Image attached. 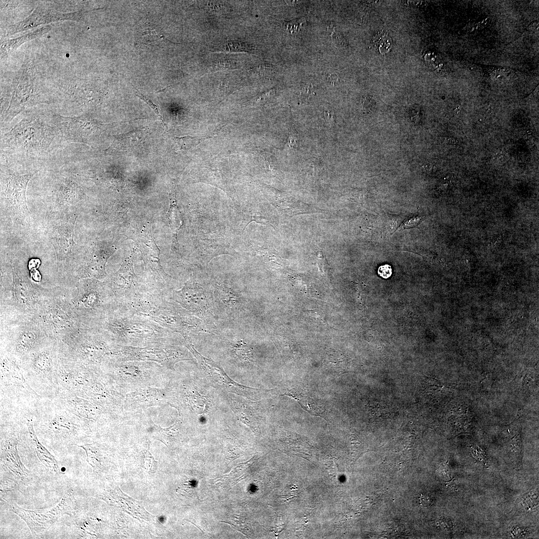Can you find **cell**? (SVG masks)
<instances>
[{"label": "cell", "instance_id": "6da1fadb", "mask_svg": "<svg viewBox=\"0 0 539 539\" xmlns=\"http://www.w3.org/2000/svg\"><path fill=\"white\" fill-rule=\"evenodd\" d=\"M134 314L154 322L183 337L191 333L208 331L206 323L179 304L172 302L160 292L143 287L131 300L120 303Z\"/></svg>", "mask_w": 539, "mask_h": 539}, {"label": "cell", "instance_id": "7a4b0ae2", "mask_svg": "<svg viewBox=\"0 0 539 539\" xmlns=\"http://www.w3.org/2000/svg\"><path fill=\"white\" fill-rule=\"evenodd\" d=\"M62 140L54 123L38 114L24 116L1 137V149L5 153L30 158L46 156L58 146Z\"/></svg>", "mask_w": 539, "mask_h": 539}, {"label": "cell", "instance_id": "3957f363", "mask_svg": "<svg viewBox=\"0 0 539 539\" xmlns=\"http://www.w3.org/2000/svg\"><path fill=\"white\" fill-rule=\"evenodd\" d=\"M99 320L103 332L122 341H159L173 332L147 318L134 314L120 303Z\"/></svg>", "mask_w": 539, "mask_h": 539}, {"label": "cell", "instance_id": "277c9868", "mask_svg": "<svg viewBox=\"0 0 539 539\" xmlns=\"http://www.w3.org/2000/svg\"><path fill=\"white\" fill-rule=\"evenodd\" d=\"M33 73L30 68L21 69L5 94L1 95V126L10 122L26 108L43 102Z\"/></svg>", "mask_w": 539, "mask_h": 539}, {"label": "cell", "instance_id": "5b68a950", "mask_svg": "<svg viewBox=\"0 0 539 539\" xmlns=\"http://www.w3.org/2000/svg\"><path fill=\"white\" fill-rule=\"evenodd\" d=\"M166 297L206 323L211 322L214 317L215 302L213 290L195 280H188L180 289L171 290Z\"/></svg>", "mask_w": 539, "mask_h": 539}, {"label": "cell", "instance_id": "8992f818", "mask_svg": "<svg viewBox=\"0 0 539 539\" xmlns=\"http://www.w3.org/2000/svg\"><path fill=\"white\" fill-rule=\"evenodd\" d=\"M52 118L62 139L72 143L91 145L107 127V124L85 115L68 117L53 114Z\"/></svg>", "mask_w": 539, "mask_h": 539}, {"label": "cell", "instance_id": "52a82bcc", "mask_svg": "<svg viewBox=\"0 0 539 539\" xmlns=\"http://www.w3.org/2000/svg\"><path fill=\"white\" fill-rule=\"evenodd\" d=\"M37 171L24 175L5 174L3 190L10 212L15 217L29 223V212L26 201L28 182Z\"/></svg>", "mask_w": 539, "mask_h": 539}, {"label": "cell", "instance_id": "ba28073f", "mask_svg": "<svg viewBox=\"0 0 539 539\" xmlns=\"http://www.w3.org/2000/svg\"><path fill=\"white\" fill-rule=\"evenodd\" d=\"M184 338L187 348L196 358L200 365L206 371L207 376L213 384L229 392L244 395L249 398L257 394L256 391L259 389L248 387L235 382L227 375L218 363L203 356L198 352L192 344L189 337H185Z\"/></svg>", "mask_w": 539, "mask_h": 539}, {"label": "cell", "instance_id": "9c48e42d", "mask_svg": "<svg viewBox=\"0 0 539 539\" xmlns=\"http://www.w3.org/2000/svg\"><path fill=\"white\" fill-rule=\"evenodd\" d=\"M70 497L69 494L65 495L56 506L49 509L30 511L13 504L11 506V510L25 521L33 536H38L43 534L60 516L65 514L69 507Z\"/></svg>", "mask_w": 539, "mask_h": 539}, {"label": "cell", "instance_id": "30bf717a", "mask_svg": "<svg viewBox=\"0 0 539 539\" xmlns=\"http://www.w3.org/2000/svg\"><path fill=\"white\" fill-rule=\"evenodd\" d=\"M108 285L119 303L128 301L138 294L143 285L135 273L132 256L127 258L114 273Z\"/></svg>", "mask_w": 539, "mask_h": 539}, {"label": "cell", "instance_id": "8fae6325", "mask_svg": "<svg viewBox=\"0 0 539 539\" xmlns=\"http://www.w3.org/2000/svg\"><path fill=\"white\" fill-rule=\"evenodd\" d=\"M81 12L60 13L54 10L37 7L27 18L11 27L7 35L31 28L36 25L48 22L71 19L78 21L82 16Z\"/></svg>", "mask_w": 539, "mask_h": 539}, {"label": "cell", "instance_id": "7c38bea8", "mask_svg": "<svg viewBox=\"0 0 539 539\" xmlns=\"http://www.w3.org/2000/svg\"><path fill=\"white\" fill-rule=\"evenodd\" d=\"M77 215L61 221L55 227L50 239L58 261L64 260L70 254L75 242L74 225Z\"/></svg>", "mask_w": 539, "mask_h": 539}, {"label": "cell", "instance_id": "4fadbf2b", "mask_svg": "<svg viewBox=\"0 0 539 539\" xmlns=\"http://www.w3.org/2000/svg\"><path fill=\"white\" fill-rule=\"evenodd\" d=\"M115 250L106 243L97 242L86 257L82 269L85 277L101 278L106 275L105 266L109 258Z\"/></svg>", "mask_w": 539, "mask_h": 539}, {"label": "cell", "instance_id": "5bb4252c", "mask_svg": "<svg viewBox=\"0 0 539 539\" xmlns=\"http://www.w3.org/2000/svg\"><path fill=\"white\" fill-rule=\"evenodd\" d=\"M213 290L215 302L222 307L228 315L236 317L245 307V301L240 294L224 284H216Z\"/></svg>", "mask_w": 539, "mask_h": 539}, {"label": "cell", "instance_id": "9a60e30c", "mask_svg": "<svg viewBox=\"0 0 539 539\" xmlns=\"http://www.w3.org/2000/svg\"><path fill=\"white\" fill-rule=\"evenodd\" d=\"M18 439L12 437L8 439L1 448V459L9 472L18 480L27 477L28 471L21 463L18 454Z\"/></svg>", "mask_w": 539, "mask_h": 539}, {"label": "cell", "instance_id": "2e32d148", "mask_svg": "<svg viewBox=\"0 0 539 539\" xmlns=\"http://www.w3.org/2000/svg\"><path fill=\"white\" fill-rule=\"evenodd\" d=\"M229 402L235 414L244 424L252 429L256 427L257 414L245 400L229 396Z\"/></svg>", "mask_w": 539, "mask_h": 539}, {"label": "cell", "instance_id": "e0dca14e", "mask_svg": "<svg viewBox=\"0 0 539 539\" xmlns=\"http://www.w3.org/2000/svg\"><path fill=\"white\" fill-rule=\"evenodd\" d=\"M2 378L9 385L23 389L31 393L34 391L28 385L24 379L19 369L14 364L6 362L2 364Z\"/></svg>", "mask_w": 539, "mask_h": 539}, {"label": "cell", "instance_id": "ac0fdd59", "mask_svg": "<svg viewBox=\"0 0 539 539\" xmlns=\"http://www.w3.org/2000/svg\"><path fill=\"white\" fill-rule=\"evenodd\" d=\"M144 131H130L119 136L114 140L108 150L127 151L139 145L146 137Z\"/></svg>", "mask_w": 539, "mask_h": 539}, {"label": "cell", "instance_id": "d6986e66", "mask_svg": "<svg viewBox=\"0 0 539 539\" xmlns=\"http://www.w3.org/2000/svg\"><path fill=\"white\" fill-rule=\"evenodd\" d=\"M26 424L31 443L39 459L47 467L55 472L58 471L59 468L56 460L37 439L32 423L28 421Z\"/></svg>", "mask_w": 539, "mask_h": 539}, {"label": "cell", "instance_id": "ffe728a7", "mask_svg": "<svg viewBox=\"0 0 539 539\" xmlns=\"http://www.w3.org/2000/svg\"><path fill=\"white\" fill-rule=\"evenodd\" d=\"M49 29H50L49 26L43 27L17 38L5 40L3 42L1 45V55H6L8 54L23 42L41 36L43 33L47 32Z\"/></svg>", "mask_w": 539, "mask_h": 539}, {"label": "cell", "instance_id": "44dd1931", "mask_svg": "<svg viewBox=\"0 0 539 539\" xmlns=\"http://www.w3.org/2000/svg\"><path fill=\"white\" fill-rule=\"evenodd\" d=\"M73 424L65 417H57L51 422L49 428L56 435L63 437L70 436L75 431Z\"/></svg>", "mask_w": 539, "mask_h": 539}, {"label": "cell", "instance_id": "7402d4cb", "mask_svg": "<svg viewBox=\"0 0 539 539\" xmlns=\"http://www.w3.org/2000/svg\"><path fill=\"white\" fill-rule=\"evenodd\" d=\"M232 350L236 356L241 361H251L254 357L252 346L243 340L239 341L232 346Z\"/></svg>", "mask_w": 539, "mask_h": 539}, {"label": "cell", "instance_id": "603a6c76", "mask_svg": "<svg viewBox=\"0 0 539 539\" xmlns=\"http://www.w3.org/2000/svg\"><path fill=\"white\" fill-rule=\"evenodd\" d=\"M373 43L382 54L388 53L392 48V39L389 34L383 31H380L375 35L373 38Z\"/></svg>", "mask_w": 539, "mask_h": 539}, {"label": "cell", "instance_id": "cb8c5ba5", "mask_svg": "<svg viewBox=\"0 0 539 539\" xmlns=\"http://www.w3.org/2000/svg\"><path fill=\"white\" fill-rule=\"evenodd\" d=\"M36 341L35 334L30 331L22 332L16 343V348L20 353L26 352L34 345Z\"/></svg>", "mask_w": 539, "mask_h": 539}, {"label": "cell", "instance_id": "d4e9b609", "mask_svg": "<svg viewBox=\"0 0 539 539\" xmlns=\"http://www.w3.org/2000/svg\"><path fill=\"white\" fill-rule=\"evenodd\" d=\"M52 359L49 353L44 351L40 353L35 358L33 367L35 370L41 374H46L51 368Z\"/></svg>", "mask_w": 539, "mask_h": 539}, {"label": "cell", "instance_id": "484cf974", "mask_svg": "<svg viewBox=\"0 0 539 539\" xmlns=\"http://www.w3.org/2000/svg\"><path fill=\"white\" fill-rule=\"evenodd\" d=\"M85 451L87 455V461L93 467L95 471L100 469L101 463V458L95 448L90 445L81 446Z\"/></svg>", "mask_w": 539, "mask_h": 539}, {"label": "cell", "instance_id": "4316f807", "mask_svg": "<svg viewBox=\"0 0 539 539\" xmlns=\"http://www.w3.org/2000/svg\"><path fill=\"white\" fill-rule=\"evenodd\" d=\"M177 145L180 150H187L198 144V140L194 137L186 136L176 138Z\"/></svg>", "mask_w": 539, "mask_h": 539}, {"label": "cell", "instance_id": "83f0119b", "mask_svg": "<svg viewBox=\"0 0 539 539\" xmlns=\"http://www.w3.org/2000/svg\"><path fill=\"white\" fill-rule=\"evenodd\" d=\"M203 6L208 11L215 13H223L226 10V5L222 1H207Z\"/></svg>", "mask_w": 539, "mask_h": 539}, {"label": "cell", "instance_id": "f1b7e54d", "mask_svg": "<svg viewBox=\"0 0 539 539\" xmlns=\"http://www.w3.org/2000/svg\"><path fill=\"white\" fill-rule=\"evenodd\" d=\"M275 67L269 64H262L253 68L251 71L253 74L258 76H266L273 73Z\"/></svg>", "mask_w": 539, "mask_h": 539}, {"label": "cell", "instance_id": "f546056e", "mask_svg": "<svg viewBox=\"0 0 539 539\" xmlns=\"http://www.w3.org/2000/svg\"><path fill=\"white\" fill-rule=\"evenodd\" d=\"M132 87H133V91H134V92L135 93V94L138 97H139L141 99L143 100L144 102H145L150 107H151V108L154 110V111L155 112V113L159 116V119H160V121H161L162 124L164 126H165V123H164V122L163 121V117L161 115L157 106L155 104H154L153 102V101H151V100L148 97H147L146 96L143 95L139 90H138L135 87H134L133 85H132Z\"/></svg>", "mask_w": 539, "mask_h": 539}, {"label": "cell", "instance_id": "4dcf8cb0", "mask_svg": "<svg viewBox=\"0 0 539 539\" xmlns=\"http://www.w3.org/2000/svg\"><path fill=\"white\" fill-rule=\"evenodd\" d=\"M218 50H222L223 51H248L249 48L248 46L244 44H241L240 42H230L227 43L225 44L220 46V48L217 49Z\"/></svg>", "mask_w": 539, "mask_h": 539}, {"label": "cell", "instance_id": "1f68e13d", "mask_svg": "<svg viewBox=\"0 0 539 539\" xmlns=\"http://www.w3.org/2000/svg\"><path fill=\"white\" fill-rule=\"evenodd\" d=\"M305 22L304 18H297L286 22L285 26L291 32L299 30Z\"/></svg>", "mask_w": 539, "mask_h": 539}, {"label": "cell", "instance_id": "d6a6232c", "mask_svg": "<svg viewBox=\"0 0 539 539\" xmlns=\"http://www.w3.org/2000/svg\"><path fill=\"white\" fill-rule=\"evenodd\" d=\"M236 63L229 60H223L219 61L213 67V70H220L236 68Z\"/></svg>", "mask_w": 539, "mask_h": 539}, {"label": "cell", "instance_id": "836d02e7", "mask_svg": "<svg viewBox=\"0 0 539 539\" xmlns=\"http://www.w3.org/2000/svg\"><path fill=\"white\" fill-rule=\"evenodd\" d=\"M313 92L312 86L311 84H303L300 88L299 94L301 97L304 99L308 98Z\"/></svg>", "mask_w": 539, "mask_h": 539}, {"label": "cell", "instance_id": "e575fe53", "mask_svg": "<svg viewBox=\"0 0 539 539\" xmlns=\"http://www.w3.org/2000/svg\"><path fill=\"white\" fill-rule=\"evenodd\" d=\"M378 273L380 276L384 278H389L392 273L391 266L387 264L381 266L378 268Z\"/></svg>", "mask_w": 539, "mask_h": 539}, {"label": "cell", "instance_id": "d590c367", "mask_svg": "<svg viewBox=\"0 0 539 539\" xmlns=\"http://www.w3.org/2000/svg\"><path fill=\"white\" fill-rule=\"evenodd\" d=\"M419 501L421 506L424 507H429L432 504V498L429 495L427 494H420Z\"/></svg>", "mask_w": 539, "mask_h": 539}, {"label": "cell", "instance_id": "8d00e7d4", "mask_svg": "<svg viewBox=\"0 0 539 539\" xmlns=\"http://www.w3.org/2000/svg\"><path fill=\"white\" fill-rule=\"evenodd\" d=\"M472 454L473 456L478 461L481 462L484 464H486L487 460L486 456L482 451L474 450L472 451Z\"/></svg>", "mask_w": 539, "mask_h": 539}, {"label": "cell", "instance_id": "74e56055", "mask_svg": "<svg viewBox=\"0 0 539 539\" xmlns=\"http://www.w3.org/2000/svg\"><path fill=\"white\" fill-rule=\"evenodd\" d=\"M41 264V261L39 259H31L28 263V268L29 270L37 269Z\"/></svg>", "mask_w": 539, "mask_h": 539}, {"label": "cell", "instance_id": "f35d334b", "mask_svg": "<svg viewBox=\"0 0 539 539\" xmlns=\"http://www.w3.org/2000/svg\"><path fill=\"white\" fill-rule=\"evenodd\" d=\"M526 533L524 529L518 527H514L511 531V534L513 538H518L525 534Z\"/></svg>", "mask_w": 539, "mask_h": 539}, {"label": "cell", "instance_id": "ab89813d", "mask_svg": "<svg viewBox=\"0 0 539 539\" xmlns=\"http://www.w3.org/2000/svg\"><path fill=\"white\" fill-rule=\"evenodd\" d=\"M30 278L35 282H40L41 281V275L37 269L30 270Z\"/></svg>", "mask_w": 539, "mask_h": 539}, {"label": "cell", "instance_id": "60d3db41", "mask_svg": "<svg viewBox=\"0 0 539 539\" xmlns=\"http://www.w3.org/2000/svg\"><path fill=\"white\" fill-rule=\"evenodd\" d=\"M327 81L332 85H336L339 82L338 76L335 74H330L327 77Z\"/></svg>", "mask_w": 539, "mask_h": 539}, {"label": "cell", "instance_id": "b9f144b4", "mask_svg": "<svg viewBox=\"0 0 539 539\" xmlns=\"http://www.w3.org/2000/svg\"><path fill=\"white\" fill-rule=\"evenodd\" d=\"M324 115L325 119L327 122L331 123L332 122H333L334 119V115L332 111L330 110L325 111L324 112Z\"/></svg>", "mask_w": 539, "mask_h": 539}, {"label": "cell", "instance_id": "7bdbcfd3", "mask_svg": "<svg viewBox=\"0 0 539 539\" xmlns=\"http://www.w3.org/2000/svg\"><path fill=\"white\" fill-rule=\"evenodd\" d=\"M441 141L442 143L448 145H453L456 144L457 142V140L456 139L453 138L448 137H443L441 138Z\"/></svg>", "mask_w": 539, "mask_h": 539}, {"label": "cell", "instance_id": "ee69618b", "mask_svg": "<svg viewBox=\"0 0 539 539\" xmlns=\"http://www.w3.org/2000/svg\"><path fill=\"white\" fill-rule=\"evenodd\" d=\"M288 138L289 139L287 141L288 145L291 147L294 146L296 142V138L295 136L293 135H291Z\"/></svg>", "mask_w": 539, "mask_h": 539}, {"label": "cell", "instance_id": "f6af8a7d", "mask_svg": "<svg viewBox=\"0 0 539 539\" xmlns=\"http://www.w3.org/2000/svg\"><path fill=\"white\" fill-rule=\"evenodd\" d=\"M446 486L447 487H448L449 488L452 489V490L456 489L457 488H456V485L455 482V479H453L452 481L447 483H446Z\"/></svg>", "mask_w": 539, "mask_h": 539}, {"label": "cell", "instance_id": "bcb514c9", "mask_svg": "<svg viewBox=\"0 0 539 539\" xmlns=\"http://www.w3.org/2000/svg\"><path fill=\"white\" fill-rule=\"evenodd\" d=\"M497 157L498 159L500 161H503L505 159V155L502 151H501L497 155Z\"/></svg>", "mask_w": 539, "mask_h": 539}, {"label": "cell", "instance_id": "7dc6e473", "mask_svg": "<svg viewBox=\"0 0 539 539\" xmlns=\"http://www.w3.org/2000/svg\"><path fill=\"white\" fill-rule=\"evenodd\" d=\"M433 168V166L430 164H427L423 166V168L426 171H431Z\"/></svg>", "mask_w": 539, "mask_h": 539}, {"label": "cell", "instance_id": "c3c4849f", "mask_svg": "<svg viewBox=\"0 0 539 539\" xmlns=\"http://www.w3.org/2000/svg\"><path fill=\"white\" fill-rule=\"evenodd\" d=\"M286 1L287 2V3H288L289 5L294 4L296 3V2H297V1H295V0H288V1Z\"/></svg>", "mask_w": 539, "mask_h": 539}, {"label": "cell", "instance_id": "681fc988", "mask_svg": "<svg viewBox=\"0 0 539 539\" xmlns=\"http://www.w3.org/2000/svg\"><path fill=\"white\" fill-rule=\"evenodd\" d=\"M460 110V109L459 108H457L454 111V114L456 115Z\"/></svg>", "mask_w": 539, "mask_h": 539}]
</instances>
